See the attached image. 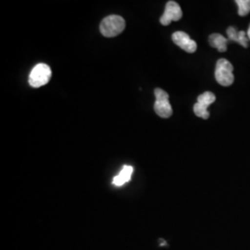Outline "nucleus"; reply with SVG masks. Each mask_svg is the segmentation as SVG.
Instances as JSON below:
<instances>
[{
  "instance_id": "1",
  "label": "nucleus",
  "mask_w": 250,
  "mask_h": 250,
  "mask_svg": "<svg viewBox=\"0 0 250 250\" xmlns=\"http://www.w3.org/2000/svg\"><path fill=\"white\" fill-rule=\"evenodd\" d=\"M100 32L105 37H114L122 34L125 29V19L119 15L107 16L100 23Z\"/></svg>"
},
{
  "instance_id": "2",
  "label": "nucleus",
  "mask_w": 250,
  "mask_h": 250,
  "mask_svg": "<svg viewBox=\"0 0 250 250\" xmlns=\"http://www.w3.org/2000/svg\"><path fill=\"white\" fill-rule=\"evenodd\" d=\"M233 66L226 59H220L215 69V79L223 86H230L234 82Z\"/></svg>"
},
{
  "instance_id": "3",
  "label": "nucleus",
  "mask_w": 250,
  "mask_h": 250,
  "mask_svg": "<svg viewBox=\"0 0 250 250\" xmlns=\"http://www.w3.org/2000/svg\"><path fill=\"white\" fill-rule=\"evenodd\" d=\"M51 74V69L48 65L45 63H39L30 73L29 83L34 88L41 87L50 81Z\"/></svg>"
},
{
  "instance_id": "4",
  "label": "nucleus",
  "mask_w": 250,
  "mask_h": 250,
  "mask_svg": "<svg viewBox=\"0 0 250 250\" xmlns=\"http://www.w3.org/2000/svg\"><path fill=\"white\" fill-rule=\"evenodd\" d=\"M154 93L156 97L154 104L155 112L161 118H170L172 115V107L170 106L168 93L161 88H156Z\"/></svg>"
},
{
  "instance_id": "5",
  "label": "nucleus",
  "mask_w": 250,
  "mask_h": 250,
  "mask_svg": "<svg viewBox=\"0 0 250 250\" xmlns=\"http://www.w3.org/2000/svg\"><path fill=\"white\" fill-rule=\"evenodd\" d=\"M183 17V11L178 3L169 1L166 4L163 15L161 17V23L164 26L169 25L171 21H177Z\"/></svg>"
},
{
  "instance_id": "6",
  "label": "nucleus",
  "mask_w": 250,
  "mask_h": 250,
  "mask_svg": "<svg viewBox=\"0 0 250 250\" xmlns=\"http://www.w3.org/2000/svg\"><path fill=\"white\" fill-rule=\"evenodd\" d=\"M172 41L188 53H194L197 50V43L185 32H175L172 35Z\"/></svg>"
},
{
  "instance_id": "7",
  "label": "nucleus",
  "mask_w": 250,
  "mask_h": 250,
  "mask_svg": "<svg viewBox=\"0 0 250 250\" xmlns=\"http://www.w3.org/2000/svg\"><path fill=\"white\" fill-rule=\"evenodd\" d=\"M134 169L132 166H125L123 170L120 171V173L113 178V185L116 187H122L127 182H129L132 177Z\"/></svg>"
},
{
  "instance_id": "8",
  "label": "nucleus",
  "mask_w": 250,
  "mask_h": 250,
  "mask_svg": "<svg viewBox=\"0 0 250 250\" xmlns=\"http://www.w3.org/2000/svg\"><path fill=\"white\" fill-rule=\"evenodd\" d=\"M209 45L218 49L219 52H225L227 50V39L220 34H212L208 37Z\"/></svg>"
},
{
  "instance_id": "9",
  "label": "nucleus",
  "mask_w": 250,
  "mask_h": 250,
  "mask_svg": "<svg viewBox=\"0 0 250 250\" xmlns=\"http://www.w3.org/2000/svg\"><path fill=\"white\" fill-rule=\"evenodd\" d=\"M215 100H216V97H215L214 94L211 92H205L197 98L198 103L208 107H209L212 103H214Z\"/></svg>"
},
{
  "instance_id": "10",
  "label": "nucleus",
  "mask_w": 250,
  "mask_h": 250,
  "mask_svg": "<svg viewBox=\"0 0 250 250\" xmlns=\"http://www.w3.org/2000/svg\"><path fill=\"white\" fill-rule=\"evenodd\" d=\"M238 6V14L240 16H247L250 12V0H236Z\"/></svg>"
},
{
  "instance_id": "11",
  "label": "nucleus",
  "mask_w": 250,
  "mask_h": 250,
  "mask_svg": "<svg viewBox=\"0 0 250 250\" xmlns=\"http://www.w3.org/2000/svg\"><path fill=\"white\" fill-rule=\"evenodd\" d=\"M194 112L197 117L202 118L204 120H207V119L209 118V112L208 111V107H206V106L198 103V102H197L194 105Z\"/></svg>"
},
{
  "instance_id": "12",
  "label": "nucleus",
  "mask_w": 250,
  "mask_h": 250,
  "mask_svg": "<svg viewBox=\"0 0 250 250\" xmlns=\"http://www.w3.org/2000/svg\"><path fill=\"white\" fill-rule=\"evenodd\" d=\"M238 31L236 30V28L233 26H230L227 29V36L229 40L233 41V42H238Z\"/></svg>"
},
{
  "instance_id": "13",
  "label": "nucleus",
  "mask_w": 250,
  "mask_h": 250,
  "mask_svg": "<svg viewBox=\"0 0 250 250\" xmlns=\"http://www.w3.org/2000/svg\"><path fill=\"white\" fill-rule=\"evenodd\" d=\"M237 43L243 45L244 47H248V45H249V44H248L249 43V37H247V34L244 31H241V32L238 33V42Z\"/></svg>"
},
{
  "instance_id": "14",
  "label": "nucleus",
  "mask_w": 250,
  "mask_h": 250,
  "mask_svg": "<svg viewBox=\"0 0 250 250\" xmlns=\"http://www.w3.org/2000/svg\"><path fill=\"white\" fill-rule=\"evenodd\" d=\"M248 37H249V39L250 40V28H249V31H248Z\"/></svg>"
}]
</instances>
